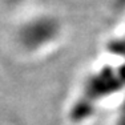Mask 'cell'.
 Segmentation results:
<instances>
[{
	"label": "cell",
	"instance_id": "obj_1",
	"mask_svg": "<svg viewBox=\"0 0 125 125\" xmlns=\"http://www.w3.org/2000/svg\"><path fill=\"white\" fill-rule=\"evenodd\" d=\"M57 33V24L49 17H37L25 23L19 32V40L27 49L35 51L48 44Z\"/></svg>",
	"mask_w": 125,
	"mask_h": 125
},
{
	"label": "cell",
	"instance_id": "obj_2",
	"mask_svg": "<svg viewBox=\"0 0 125 125\" xmlns=\"http://www.w3.org/2000/svg\"><path fill=\"white\" fill-rule=\"evenodd\" d=\"M8 1H10V3H13V4H15V3H19L20 0H8Z\"/></svg>",
	"mask_w": 125,
	"mask_h": 125
}]
</instances>
